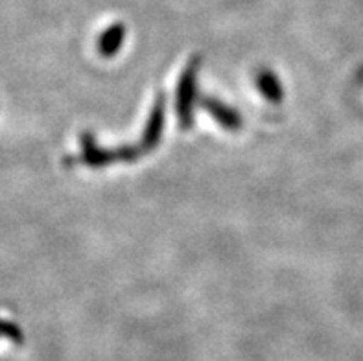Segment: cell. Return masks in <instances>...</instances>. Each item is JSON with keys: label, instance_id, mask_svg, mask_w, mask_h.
Listing matches in <instances>:
<instances>
[{"label": "cell", "instance_id": "obj_1", "mask_svg": "<svg viewBox=\"0 0 363 361\" xmlns=\"http://www.w3.org/2000/svg\"><path fill=\"white\" fill-rule=\"evenodd\" d=\"M199 57H192L181 76L179 87H177V116L183 129L192 128V109L194 98H196V82H198Z\"/></svg>", "mask_w": 363, "mask_h": 361}, {"label": "cell", "instance_id": "obj_2", "mask_svg": "<svg viewBox=\"0 0 363 361\" xmlns=\"http://www.w3.org/2000/svg\"><path fill=\"white\" fill-rule=\"evenodd\" d=\"M82 162L83 165H89L92 168H98V166H106L115 162V160H135L137 157L143 155V151L137 148H120V150H100L96 144V140L92 138V135H83L82 138Z\"/></svg>", "mask_w": 363, "mask_h": 361}, {"label": "cell", "instance_id": "obj_3", "mask_svg": "<svg viewBox=\"0 0 363 361\" xmlns=\"http://www.w3.org/2000/svg\"><path fill=\"white\" fill-rule=\"evenodd\" d=\"M162 128H164V96H159L152 109L150 120H147L146 123V131H144L143 140L138 144V148L143 151V155L144 153H150L153 148L159 146Z\"/></svg>", "mask_w": 363, "mask_h": 361}, {"label": "cell", "instance_id": "obj_4", "mask_svg": "<svg viewBox=\"0 0 363 361\" xmlns=\"http://www.w3.org/2000/svg\"><path fill=\"white\" fill-rule=\"evenodd\" d=\"M125 39V26L122 23L111 24L106 32L101 33L100 39H98V52L104 57H113L115 54H118L120 46Z\"/></svg>", "mask_w": 363, "mask_h": 361}, {"label": "cell", "instance_id": "obj_5", "mask_svg": "<svg viewBox=\"0 0 363 361\" xmlns=\"http://www.w3.org/2000/svg\"><path fill=\"white\" fill-rule=\"evenodd\" d=\"M203 106H205V109H207L208 113L218 120V123H221L223 128L227 129L242 128V118H240V115L235 109L223 106V104H220V101L214 100V98H205V100H203Z\"/></svg>", "mask_w": 363, "mask_h": 361}, {"label": "cell", "instance_id": "obj_6", "mask_svg": "<svg viewBox=\"0 0 363 361\" xmlns=\"http://www.w3.org/2000/svg\"><path fill=\"white\" fill-rule=\"evenodd\" d=\"M258 89L262 92L264 96L269 101H281L282 98V87L281 82L275 78V74L269 72V70H264V72L258 74Z\"/></svg>", "mask_w": 363, "mask_h": 361}]
</instances>
